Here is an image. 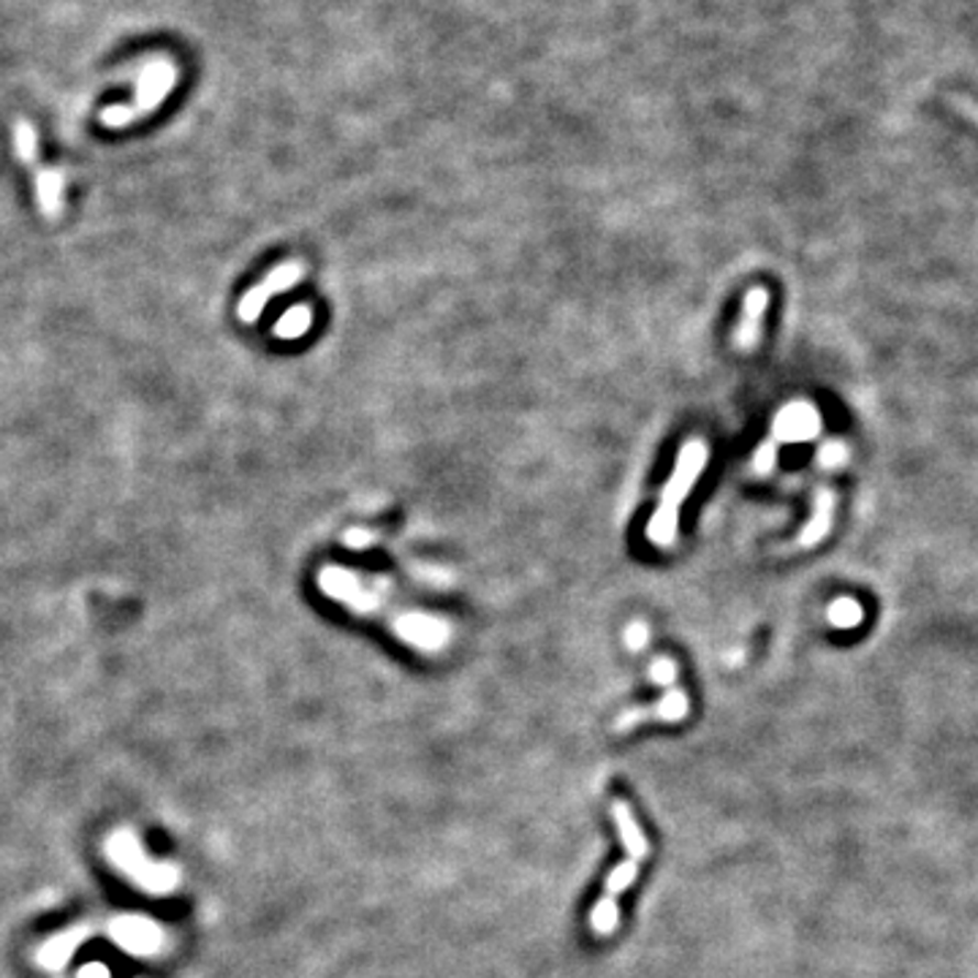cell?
I'll return each mask as SVG.
<instances>
[{
    "mask_svg": "<svg viewBox=\"0 0 978 978\" xmlns=\"http://www.w3.org/2000/svg\"><path fill=\"white\" fill-rule=\"evenodd\" d=\"M318 587L323 590V595L340 601V604H345L356 615L386 620L392 634L400 636L405 645L419 647L425 652H438L449 641V625L441 617L425 615V612H410L405 606H392L362 576L338 569V565H327L318 574Z\"/></svg>",
    "mask_w": 978,
    "mask_h": 978,
    "instance_id": "1",
    "label": "cell"
},
{
    "mask_svg": "<svg viewBox=\"0 0 978 978\" xmlns=\"http://www.w3.org/2000/svg\"><path fill=\"white\" fill-rule=\"evenodd\" d=\"M612 818H615L617 832H620V840L625 845V859L609 872V878H606L604 883V894H601V900L593 905V913H590V927H593V933L601 937L612 935L617 930V922H620L617 900H620L623 891L636 881L641 859L650 854L645 832H641V826L636 824V815L628 802L617 800L612 804Z\"/></svg>",
    "mask_w": 978,
    "mask_h": 978,
    "instance_id": "2",
    "label": "cell"
},
{
    "mask_svg": "<svg viewBox=\"0 0 978 978\" xmlns=\"http://www.w3.org/2000/svg\"><path fill=\"white\" fill-rule=\"evenodd\" d=\"M707 460H710V449L704 441H688L682 446L674 471H671V479L661 492V503H658L656 514H652L650 523H647V538H650V543L667 549L677 541L680 508L682 503H685L688 492L696 487L699 476H702L704 468H707Z\"/></svg>",
    "mask_w": 978,
    "mask_h": 978,
    "instance_id": "3",
    "label": "cell"
},
{
    "mask_svg": "<svg viewBox=\"0 0 978 978\" xmlns=\"http://www.w3.org/2000/svg\"><path fill=\"white\" fill-rule=\"evenodd\" d=\"M107 856L125 878L147 894H169L179 883V872L169 861H155L144 854V845L134 832L118 829L107 840Z\"/></svg>",
    "mask_w": 978,
    "mask_h": 978,
    "instance_id": "4",
    "label": "cell"
},
{
    "mask_svg": "<svg viewBox=\"0 0 978 978\" xmlns=\"http://www.w3.org/2000/svg\"><path fill=\"white\" fill-rule=\"evenodd\" d=\"M14 150H17V155H20L22 164L33 166V172H36V175H33V183H36L39 210H42V216L50 218V221L61 218L66 177H63L57 169H46V166H39L36 131H33V125L25 123V120H17V125H14Z\"/></svg>",
    "mask_w": 978,
    "mask_h": 978,
    "instance_id": "5",
    "label": "cell"
},
{
    "mask_svg": "<svg viewBox=\"0 0 978 978\" xmlns=\"http://www.w3.org/2000/svg\"><path fill=\"white\" fill-rule=\"evenodd\" d=\"M303 275H305V264L299 262V259L277 264L262 283H256V286L240 299V305H237V316H240L245 323H256L259 318H262L264 308H267L270 299L275 297V294H283L288 292V288L297 286Z\"/></svg>",
    "mask_w": 978,
    "mask_h": 978,
    "instance_id": "6",
    "label": "cell"
},
{
    "mask_svg": "<svg viewBox=\"0 0 978 978\" xmlns=\"http://www.w3.org/2000/svg\"><path fill=\"white\" fill-rule=\"evenodd\" d=\"M172 85H175V72H172L169 66L147 68L142 77V88H139L136 107H112L109 112L101 114L103 125H125L144 118V114H150L161 101H164L166 92L172 90Z\"/></svg>",
    "mask_w": 978,
    "mask_h": 978,
    "instance_id": "7",
    "label": "cell"
},
{
    "mask_svg": "<svg viewBox=\"0 0 978 978\" xmlns=\"http://www.w3.org/2000/svg\"><path fill=\"white\" fill-rule=\"evenodd\" d=\"M109 935L123 952L136 957H155L164 948V930L144 916H118L109 924Z\"/></svg>",
    "mask_w": 978,
    "mask_h": 978,
    "instance_id": "8",
    "label": "cell"
},
{
    "mask_svg": "<svg viewBox=\"0 0 978 978\" xmlns=\"http://www.w3.org/2000/svg\"><path fill=\"white\" fill-rule=\"evenodd\" d=\"M767 308H769V292L763 286H754L748 294H745L743 318H739L737 329H734V349H737L739 354H754L758 343H761Z\"/></svg>",
    "mask_w": 978,
    "mask_h": 978,
    "instance_id": "9",
    "label": "cell"
},
{
    "mask_svg": "<svg viewBox=\"0 0 978 978\" xmlns=\"http://www.w3.org/2000/svg\"><path fill=\"white\" fill-rule=\"evenodd\" d=\"M691 704H688L685 691L680 688H667L663 699L652 707H634V710H625L615 723V732H628V728L639 726V723H652V721H661V723H680L682 717L688 715Z\"/></svg>",
    "mask_w": 978,
    "mask_h": 978,
    "instance_id": "10",
    "label": "cell"
},
{
    "mask_svg": "<svg viewBox=\"0 0 978 978\" xmlns=\"http://www.w3.org/2000/svg\"><path fill=\"white\" fill-rule=\"evenodd\" d=\"M832 517H835V492L829 487H818L813 501V517L796 538V547H815L821 538L829 534Z\"/></svg>",
    "mask_w": 978,
    "mask_h": 978,
    "instance_id": "11",
    "label": "cell"
},
{
    "mask_svg": "<svg viewBox=\"0 0 978 978\" xmlns=\"http://www.w3.org/2000/svg\"><path fill=\"white\" fill-rule=\"evenodd\" d=\"M90 937L88 927H74L68 933L55 935L52 941H46L42 948L36 952V963L44 965L46 970H61L68 959L74 957V952L79 948V943Z\"/></svg>",
    "mask_w": 978,
    "mask_h": 978,
    "instance_id": "12",
    "label": "cell"
},
{
    "mask_svg": "<svg viewBox=\"0 0 978 978\" xmlns=\"http://www.w3.org/2000/svg\"><path fill=\"white\" fill-rule=\"evenodd\" d=\"M802 405L783 410L778 421H774V436L780 438H813L815 427H818V416L813 408H807V414H802Z\"/></svg>",
    "mask_w": 978,
    "mask_h": 978,
    "instance_id": "13",
    "label": "cell"
},
{
    "mask_svg": "<svg viewBox=\"0 0 978 978\" xmlns=\"http://www.w3.org/2000/svg\"><path fill=\"white\" fill-rule=\"evenodd\" d=\"M310 323H312V310L308 305H294V308H288L281 318H277L275 338L281 340L303 338V334L310 329Z\"/></svg>",
    "mask_w": 978,
    "mask_h": 978,
    "instance_id": "14",
    "label": "cell"
},
{
    "mask_svg": "<svg viewBox=\"0 0 978 978\" xmlns=\"http://www.w3.org/2000/svg\"><path fill=\"white\" fill-rule=\"evenodd\" d=\"M650 680L656 682V685L674 688L677 685V663L671 661V658H667V656L656 658V661H652V667H650Z\"/></svg>",
    "mask_w": 978,
    "mask_h": 978,
    "instance_id": "15",
    "label": "cell"
},
{
    "mask_svg": "<svg viewBox=\"0 0 978 978\" xmlns=\"http://www.w3.org/2000/svg\"><path fill=\"white\" fill-rule=\"evenodd\" d=\"M946 101L952 103V107L957 109V112L963 114L965 120H970V123L978 125V103L976 101H970L968 96H959V92H957V96H954V92H948Z\"/></svg>",
    "mask_w": 978,
    "mask_h": 978,
    "instance_id": "16",
    "label": "cell"
},
{
    "mask_svg": "<svg viewBox=\"0 0 978 978\" xmlns=\"http://www.w3.org/2000/svg\"><path fill=\"white\" fill-rule=\"evenodd\" d=\"M625 641H628L630 650H641L647 645V625L645 623H634L625 628Z\"/></svg>",
    "mask_w": 978,
    "mask_h": 978,
    "instance_id": "17",
    "label": "cell"
},
{
    "mask_svg": "<svg viewBox=\"0 0 978 978\" xmlns=\"http://www.w3.org/2000/svg\"><path fill=\"white\" fill-rule=\"evenodd\" d=\"M343 541H345V547H351V549H367V547H373L375 534H370V530H349Z\"/></svg>",
    "mask_w": 978,
    "mask_h": 978,
    "instance_id": "18",
    "label": "cell"
},
{
    "mask_svg": "<svg viewBox=\"0 0 978 978\" xmlns=\"http://www.w3.org/2000/svg\"><path fill=\"white\" fill-rule=\"evenodd\" d=\"M79 978H112V970L101 963H90L79 970Z\"/></svg>",
    "mask_w": 978,
    "mask_h": 978,
    "instance_id": "19",
    "label": "cell"
}]
</instances>
